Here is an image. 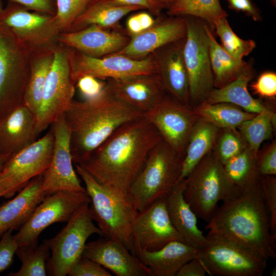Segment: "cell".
<instances>
[{"label":"cell","mask_w":276,"mask_h":276,"mask_svg":"<svg viewBox=\"0 0 276 276\" xmlns=\"http://www.w3.org/2000/svg\"><path fill=\"white\" fill-rule=\"evenodd\" d=\"M162 140L143 116L119 127L84 160L74 165L80 166L102 185L127 197L149 153Z\"/></svg>","instance_id":"obj_1"},{"label":"cell","mask_w":276,"mask_h":276,"mask_svg":"<svg viewBox=\"0 0 276 276\" xmlns=\"http://www.w3.org/2000/svg\"><path fill=\"white\" fill-rule=\"evenodd\" d=\"M70 55L72 76L75 83L86 76L106 80L157 73L153 54L142 59L114 54L94 57L71 49Z\"/></svg>","instance_id":"obj_15"},{"label":"cell","mask_w":276,"mask_h":276,"mask_svg":"<svg viewBox=\"0 0 276 276\" xmlns=\"http://www.w3.org/2000/svg\"><path fill=\"white\" fill-rule=\"evenodd\" d=\"M183 159L163 139L152 149L127 195L138 212L167 197L179 182Z\"/></svg>","instance_id":"obj_4"},{"label":"cell","mask_w":276,"mask_h":276,"mask_svg":"<svg viewBox=\"0 0 276 276\" xmlns=\"http://www.w3.org/2000/svg\"><path fill=\"white\" fill-rule=\"evenodd\" d=\"M168 9L169 15L201 18L211 26L216 20L227 16L220 0H177Z\"/></svg>","instance_id":"obj_36"},{"label":"cell","mask_w":276,"mask_h":276,"mask_svg":"<svg viewBox=\"0 0 276 276\" xmlns=\"http://www.w3.org/2000/svg\"><path fill=\"white\" fill-rule=\"evenodd\" d=\"M44 86L40 105L36 115L38 135L61 115L73 101L76 83L72 76L70 50L57 45Z\"/></svg>","instance_id":"obj_11"},{"label":"cell","mask_w":276,"mask_h":276,"mask_svg":"<svg viewBox=\"0 0 276 276\" xmlns=\"http://www.w3.org/2000/svg\"><path fill=\"white\" fill-rule=\"evenodd\" d=\"M186 34V19L177 17L159 21L132 36L124 48L114 54L144 58L166 45L184 39Z\"/></svg>","instance_id":"obj_22"},{"label":"cell","mask_w":276,"mask_h":276,"mask_svg":"<svg viewBox=\"0 0 276 276\" xmlns=\"http://www.w3.org/2000/svg\"><path fill=\"white\" fill-rule=\"evenodd\" d=\"M141 9L140 7L120 5L109 0H95L74 21L68 32L92 25L104 28L113 27L128 13Z\"/></svg>","instance_id":"obj_30"},{"label":"cell","mask_w":276,"mask_h":276,"mask_svg":"<svg viewBox=\"0 0 276 276\" xmlns=\"http://www.w3.org/2000/svg\"><path fill=\"white\" fill-rule=\"evenodd\" d=\"M70 276H111L106 268L98 263L84 257L80 258L72 266Z\"/></svg>","instance_id":"obj_43"},{"label":"cell","mask_w":276,"mask_h":276,"mask_svg":"<svg viewBox=\"0 0 276 276\" xmlns=\"http://www.w3.org/2000/svg\"><path fill=\"white\" fill-rule=\"evenodd\" d=\"M223 166L230 180L242 191L251 188L260 177L256 157L248 147Z\"/></svg>","instance_id":"obj_35"},{"label":"cell","mask_w":276,"mask_h":276,"mask_svg":"<svg viewBox=\"0 0 276 276\" xmlns=\"http://www.w3.org/2000/svg\"><path fill=\"white\" fill-rule=\"evenodd\" d=\"M144 116L158 131L163 139L184 156L191 131L200 118L193 108L168 95Z\"/></svg>","instance_id":"obj_17"},{"label":"cell","mask_w":276,"mask_h":276,"mask_svg":"<svg viewBox=\"0 0 276 276\" xmlns=\"http://www.w3.org/2000/svg\"><path fill=\"white\" fill-rule=\"evenodd\" d=\"M126 28L129 34L132 36L143 31L137 14L131 16L127 19Z\"/></svg>","instance_id":"obj_51"},{"label":"cell","mask_w":276,"mask_h":276,"mask_svg":"<svg viewBox=\"0 0 276 276\" xmlns=\"http://www.w3.org/2000/svg\"><path fill=\"white\" fill-rule=\"evenodd\" d=\"M12 231L5 233L0 240V272L7 269L12 265L14 255L18 247Z\"/></svg>","instance_id":"obj_44"},{"label":"cell","mask_w":276,"mask_h":276,"mask_svg":"<svg viewBox=\"0 0 276 276\" xmlns=\"http://www.w3.org/2000/svg\"><path fill=\"white\" fill-rule=\"evenodd\" d=\"M185 179V200L197 217L206 222L215 212L219 201L231 200L242 192L230 180L213 150L201 159Z\"/></svg>","instance_id":"obj_6"},{"label":"cell","mask_w":276,"mask_h":276,"mask_svg":"<svg viewBox=\"0 0 276 276\" xmlns=\"http://www.w3.org/2000/svg\"><path fill=\"white\" fill-rule=\"evenodd\" d=\"M130 38L119 32L92 25L73 32L61 33L59 43L91 57H101L124 48Z\"/></svg>","instance_id":"obj_21"},{"label":"cell","mask_w":276,"mask_h":276,"mask_svg":"<svg viewBox=\"0 0 276 276\" xmlns=\"http://www.w3.org/2000/svg\"><path fill=\"white\" fill-rule=\"evenodd\" d=\"M252 76L249 67L226 86L220 88H214L204 101L210 104L228 103L257 114L271 110L260 101L254 98L248 91V84Z\"/></svg>","instance_id":"obj_28"},{"label":"cell","mask_w":276,"mask_h":276,"mask_svg":"<svg viewBox=\"0 0 276 276\" xmlns=\"http://www.w3.org/2000/svg\"><path fill=\"white\" fill-rule=\"evenodd\" d=\"M54 49L36 51L31 56L30 75L23 104L36 117L40 105L46 79L53 61Z\"/></svg>","instance_id":"obj_31"},{"label":"cell","mask_w":276,"mask_h":276,"mask_svg":"<svg viewBox=\"0 0 276 276\" xmlns=\"http://www.w3.org/2000/svg\"><path fill=\"white\" fill-rule=\"evenodd\" d=\"M198 258L207 274L219 276H261L267 260L257 252L224 237L209 233Z\"/></svg>","instance_id":"obj_8"},{"label":"cell","mask_w":276,"mask_h":276,"mask_svg":"<svg viewBox=\"0 0 276 276\" xmlns=\"http://www.w3.org/2000/svg\"><path fill=\"white\" fill-rule=\"evenodd\" d=\"M205 28L210 40L209 53L214 87L220 88L236 79L250 67L242 59H236L227 53L216 40L206 25Z\"/></svg>","instance_id":"obj_32"},{"label":"cell","mask_w":276,"mask_h":276,"mask_svg":"<svg viewBox=\"0 0 276 276\" xmlns=\"http://www.w3.org/2000/svg\"><path fill=\"white\" fill-rule=\"evenodd\" d=\"M165 8H168L177 0H158Z\"/></svg>","instance_id":"obj_53"},{"label":"cell","mask_w":276,"mask_h":276,"mask_svg":"<svg viewBox=\"0 0 276 276\" xmlns=\"http://www.w3.org/2000/svg\"><path fill=\"white\" fill-rule=\"evenodd\" d=\"M213 26L220 39L222 47L236 59L242 60L244 56L250 54L256 47L254 40H243L239 37L232 30L226 17L216 20Z\"/></svg>","instance_id":"obj_38"},{"label":"cell","mask_w":276,"mask_h":276,"mask_svg":"<svg viewBox=\"0 0 276 276\" xmlns=\"http://www.w3.org/2000/svg\"><path fill=\"white\" fill-rule=\"evenodd\" d=\"M209 233L250 248L266 259L276 258V237L270 232L260 179L251 188L223 202L208 222Z\"/></svg>","instance_id":"obj_3"},{"label":"cell","mask_w":276,"mask_h":276,"mask_svg":"<svg viewBox=\"0 0 276 276\" xmlns=\"http://www.w3.org/2000/svg\"><path fill=\"white\" fill-rule=\"evenodd\" d=\"M3 9V7H2L1 1L0 0V12L2 11Z\"/></svg>","instance_id":"obj_56"},{"label":"cell","mask_w":276,"mask_h":276,"mask_svg":"<svg viewBox=\"0 0 276 276\" xmlns=\"http://www.w3.org/2000/svg\"><path fill=\"white\" fill-rule=\"evenodd\" d=\"M0 22L33 52L54 49L59 43L60 32L55 15L31 12L18 4L8 2L0 12Z\"/></svg>","instance_id":"obj_14"},{"label":"cell","mask_w":276,"mask_h":276,"mask_svg":"<svg viewBox=\"0 0 276 276\" xmlns=\"http://www.w3.org/2000/svg\"><path fill=\"white\" fill-rule=\"evenodd\" d=\"M125 6H134L147 9L154 14H158L165 7L158 0H109Z\"/></svg>","instance_id":"obj_48"},{"label":"cell","mask_w":276,"mask_h":276,"mask_svg":"<svg viewBox=\"0 0 276 276\" xmlns=\"http://www.w3.org/2000/svg\"><path fill=\"white\" fill-rule=\"evenodd\" d=\"M231 8L242 11L251 16L254 20L260 19V14L257 8L250 0H228Z\"/></svg>","instance_id":"obj_50"},{"label":"cell","mask_w":276,"mask_h":276,"mask_svg":"<svg viewBox=\"0 0 276 276\" xmlns=\"http://www.w3.org/2000/svg\"><path fill=\"white\" fill-rule=\"evenodd\" d=\"M37 119L24 104L0 120V155H10L37 139Z\"/></svg>","instance_id":"obj_24"},{"label":"cell","mask_w":276,"mask_h":276,"mask_svg":"<svg viewBox=\"0 0 276 276\" xmlns=\"http://www.w3.org/2000/svg\"><path fill=\"white\" fill-rule=\"evenodd\" d=\"M253 91L261 97L274 98L276 96V74L272 72L262 73L257 81L252 83Z\"/></svg>","instance_id":"obj_45"},{"label":"cell","mask_w":276,"mask_h":276,"mask_svg":"<svg viewBox=\"0 0 276 276\" xmlns=\"http://www.w3.org/2000/svg\"><path fill=\"white\" fill-rule=\"evenodd\" d=\"M50 248L43 241L40 245L18 246L15 254L21 262L20 269L11 272L10 276H45L47 262L50 257Z\"/></svg>","instance_id":"obj_37"},{"label":"cell","mask_w":276,"mask_h":276,"mask_svg":"<svg viewBox=\"0 0 276 276\" xmlns=\"http://www.w3.org/2000/svg\"><path fill=\"white\" fill-rule=\"evenodd\" d=\"M260 184L262 198L269 217L270 232L276 237V177L274 175H261Z\"/></svg>","instance_id":"obj_41"},{"label":"cell","mask_w":276,"mask_h":276,"mask_svg":"<svg viewBox=\"0 0 276 276\" xmlns=\"http://www.w3.org/2000/svg\"><path fill=\"white\" fill-rule=\"evenodd\" d=\"M106 81L112 94L144 114L168 95L158 73Z\"/></svg>","instance_id":"obj_19"},{"label":"cell","mask_w":276,"mask_h":276,"mask_svg":"<svg viewBox=\"0 0 276 276\" xmlns=\"http://www.w3.org/2000/svg\"><path fill=\"white\" fill-rule=\"evenodd\" d=\"M82 257L117 276H151L150 269L121 242L107 238L86 243Z\"/></svg>","instance_id":"obj_20"},{"label":"cell","mask_w":276,"mask_h":276,"mask_svg":"<svg viewBox=\"0 0 276 276\" xmlns=\"http://www.w3.org/2000/svg\"><path fill=\"white\" fill-rule=\"evenodd\" d=\"M185 39L167 45L162 52H154L157 73L168 95L190 106L189 82L183 56Z\"/></svg>","instance_id":"obj_23"},{"label":"cell","mask_w":276,"mask_h":276,"mask_svg":"<svg viewBox=\"0 0 276 276\" xmlns=\"http://www.w3.org/2000/svg\"><path fill=\"white\" fill-rule=\"evenodd\" d=\"M276 270H275V268L273 269L271 272V275L272 276H275V274H276V272H275Z\"/></svg>","instance_id":"obj_55"},{"label":"cell","mask_w":276,"mask_h":276,"mask_svg":"<svg viewBox=\"0 0 276 276\" xmlns=\"http://www.w3.org/2000/svg\"><path fill=\"white\" fill-rule=\"evenodd\" d=\"M54 135L52 127L42 137L10 155L0 170V197L9 198L49 167Z\"/></svg>","instance_id":"obj_10"},{"label":"cell","mask_w":276,"mask_h":276,"mask_svg":"<svg viewBox=\"0 0 276 276\" xmlns=\"http://www.w3.org/2000/svg\"><path fill=\"white\" fill-rule=\"evenodd\" d=\"M54 142L50 165L42 174V188L48 195L62 191L86 192L73 167L70 131L64 114L51 125Z\"/></svg>","instance_id":"obj_16"},{"label":"cell","mask_w":276,"mask_h":276,"mask_svg":"<svg viewBox=\"0 0 276 276\" xmlns=\"http://www.w3.org/2000/svg\"><path fill=\"white\" fill-rule=\"evenodd\" d=\"M206 270L198 258L193 259L184 264L176 276H204Z\"/></svg>","instance_id":"obj_49"},{"label":"cell","mask_w":276,"mask_h":276,"mask_svg":"<svg viewBox=\"0 0 276 276\" xmlns=\"http://www.w3.org/2000/svg\"><path fill=\"white\" fill-rule=\"evenodd\" d=\"M64 115L74 165L84 160L119 127L144 113L117 98L104 85L93 97L73 100Z\"/></svg>","instance_id":"obj_2"},{"label":"cell","mask_w":276,"mask_h":276,"mask_svg":"<svg viewBox=\"0 0 276 276\" xmlns=\"http://www.w3.org/2000/svg\"><path fill=\"white\" fill-rule=\"evenodd\" d=\"M136 256L150 269L151 276H176L184 264L198 257V250L186 242L174 241L158 250L141 251Z\"/></svg>","instance_id":"obj_27"},{"label":"cell","mask_w":276,"mask_h":276,"mask_svg":"<svg viewBox=\"0 0 276 276\" xmlns=\"http://www.w3.org/2000/svg\"><path fill=\"white\" fill-rule=\"evenodd\" d=\"M89 204L80 208L54 237L44 240L51 251L47 268L50 275L65 276L74 264L82 257L88 238L93 234L104 237L93 222Z\"/></svg>","instance_id":"obj_9"},{"label":"cell","mask_w":276,"mask_h":276,"mask_svg":"<svg viewBox=\"0 0 276 276\" xmlns=\"http://www.w3.org/2000/svg\"><path fill=\"white\" fill-rule=\"evenodd\" d=\"M186 19L183 56L189 77L190 106L193 107L205 101L215 88L214 79L205 25L196 19Z\"/></svg>","instance_id":"obj_12"},{"label":"cell","mask_w":276,"mask_h":276,"mask_svg":"<svg viewBox=\"0 0 276 276\" xmlns=\"http://www.w3.org/2000/svg\"><path fill=\"white\" fill-rule=\"evenodd\" d=\"M185 179L180 181L166 197L171 222L185 242L197 250L206 245L207 239L198 227L197 216L185 200Z\"/></svg>","instance_id":"obj_26"},{"label":"cell","mask_w":276,"mask_h":276,"mask_svg":"<svg viewBox=\"0 0 276 276\" xmlns=\"http://www.w3.org/2000/svg\"><path fill=\"white\" fill-rule=\"evenodd\" d=\"M8 2L42 14L55 15L56 13V0H8Z\"/></svg>","instance_id":"obj_47"},{"label":"cell","mask_w":276,"mask_h":276,"mask_svg":"<svg viewBox=\"0 0 276 276\" xmlns=\"http://www.w3.org/2000/svg\"><path fill=\"white\" fill-rule=\"evenodd\" d=\"M74 165L90 198L91 217L97 223L104 237L121 242L135 255L132 228L138 212L126 197L99 183L80 166Z\"/></svg>","instance_id":"obj_5"},{"label":"cell","mask_w":276,"mask_h":276,"mask_svg":"<svg viewBox=\"0 0 276 276\" xmlns=\"http://www.w3.org/2000/svg\"><path fill=\"white\" fill-rule=\"evenodd\" d=\"M105 82L90 76L80 78L76 86L84 99L93 97L98 95L104 86Z\"/></svg>","instance_id":"obj_46"},{"label":"cell","mask_w":276,"mask_h":276,"mask_svg":"<svg viewBox=\"0 0 276 276\" xmlns=\"http://www.w3.org/2000/svg\"><path fill=\"white\" fill-rule=\"evenodd\" d=\"M10 155H0V170L2 169L4 163Z\"/></svg>","instance_id":"obj_54"},{"label":"cell","mask_w":276,"mask_h":276,"mask_svg":"<svg viewBox=\"0 0 276 276\" xmlns=\"http://www.w3.org/2000/svg\"><path fill=\"white\" fill-rule=\"evenodd\" d=\"M132 233L135 256L141 251L158 250L172 241L186 242L171 222L166 197L157 199L146 209L138 212L132 225Z\"/></svg>","instance_id":"obj_18"},{"label":"cell","mask_w":276,"mask_h":276,"mask_svg":"<svg viewBox=\"0 0 276 276\" xmlns=\"http://www.w3.org/2000/svg\"><path fill=\"white\" fill-rule=\"evenodd\" d=\"M273 3V4H275V2H276V0H271Z\"/></svg>","instance_id":"obj_57"},{"label":"cell","mask_w":276,"mask_h":276,"mask_svg":"<svg viewBox=\"0 0 276 276\" xmlns=\"http://www.w3.org/2000/svg\"><path fill=\"white\" fill-rule=\"evenodd\" d=\"M220 129L202 118L197 121L187 142L179 181L187 178L201 159L213 150Z\"/></svg>","instance_id":"obj_29"},{"label":"cell","mask_w":276,"mask_h":276,"mask_svg":"<svg viewBox=\"0 0 276 276\" xmlns=\"http://www.w3.org/2000/svg\"><path fill=\"white\" fill-rule=\"evenodd\" d=\"M42 175L32 179L13 199L0 205V238L19 229L48 195L42 188Z\"/></svg>","instance_id":"obj_25"},{"label":"cell","mask_w":276,"mask_h":276,"mask_svg":"<svg viewBox=\"0 0 276 276\" xmlns=\"http://www.w3.org/2000/svg\"><path fill=\"white\" fill-rule=\"evenodd\" d=\"M192 108L199 118L219 129L237 128L244 121L257 114L228 103L210 104L203 101Z\"/></svg>","instance_id":"obj_33"},{"label":"cell","mask_w":276,"mask_h":276,"mask_svg":"<svg viewBox=\"0 0 276 276\" xmlns=\"http://www.w3.org/2000/svg\"><path fill=\"white\" fill-rule=\"evenodd\" d=\"M33 53L0 22V120L24 104Z\"/></svg>","instance_id":"obj_7"},{"label":"cell","mask_w":276,"mask_h":276,"mask_svg":"<svg viewBox=\"0 0 276 276\" xmlns=\"http://www.w3.org/2000/svg\"><path fill=\"white\" fill-rule=\"evenodd\" d=\"M95 0H56L55 18L61 33L68 32L74 21Z\"/></svg>","instance_id":"obj_40"},{"label":"cell","mask_w":276,"mask_h":276,"mask_svg":"<svg viewBox=\"0 0 276 276\" xmlns=\"http://www.w3.org/2000/svg\"><path fill=\"white\" fill-rule=\"evenodd\" d=\"M259 173L261 175H276V142L270 144L259 150L256 157Z\"/></svg>","instance_id":"obj_42"},{"label":"cell","mask_w":276,"mask_h":276,"mask_svg":"<svg viewBox=\"0 0 276 276\" xmlns=\"http://www.w3.org/2000/svg\"><path fill=\"white\" fill-rule=\"evenodd\" d=\"M137 15L140 19L143 31L150 28L155 23V20L151 15L147 12H140L137 13Z\"/></svg>","instance_id":"obj_52"},{"label":"cell","mask_w":276,"mask_h":276,"mask_svg":"<svg viewBox=\"0 0 276 276\" xmlns=\"http://www.w3.org/2000/svg\"><path fill=\"white\" fill-rule=\"evenodd\" d=\"M275 120L276 114L272 110L264 111L244 121L238 127L256 157L262 143L272 137Z\"/></svg>","instance_id":"obj_34"},{"label":"cell","mask_w":276,"mask_h":276,"mask_svg":"<svg viewBox=\"0 0 276 276\" xmlns=\"http://www.w3.org/2000/svg\"><path fill=\"white\" fill-rule=\"evenodd\" d=\"M247 147L246 141L237 128H224L220 129L213 151L224 165Z\"/></svg>","instance_id":"obj_39"},{"label":"cell","mask_w":276,"mask_h":276,"mask_svg":"<svg viewBox=\"0 0 276 276\" xmlns=\"http://www.w3.org/2000/svg\"><path fill=\"white\" fill-rule=\"evenodd\" d=\"M90 202L86 192L62 191L47 195L14 235L18 246L37 245L40 234L47 227L56 222H67Z\"/></svg>","instance_id":"obj_13"}]
</instances>
